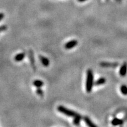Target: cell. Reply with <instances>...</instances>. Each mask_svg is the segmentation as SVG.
Returning a JSON list of instances; mask_svg holds the SVG:
<instances>
[{"label": "cell", "mask_w": 127, "mask_h": 127, "mask_svg": "<svg viewBox=\"0 0 127 127\" xmlns=\"http://www.w3.org/2000/svg\"><path fill=\"white\" fill-rule=\"evenodd\" d=\"M94 74L91 69H88L87 72L86 83H85V88L87 93H91L94 86Z\"/></svg>", "instance_id": "6da1fadb"}, {"label": "cell", "mask_w": 127, "mask_h": 127, "mask_svg": "<svg viewBox=\"0 0 127 127\" xmlns=\"http://www.w3.org/2000/svg\"><path fill=\"white\" fill-rule=\"evenodd\" d=\"M57 110L59 111L60 112H61V113L64 114L65 115L68 116V117H74L77 114V112H75V111L68 109L67 108H65L62 105L58 106L57 107Z\"/></svg>", "instance_id": "7a4b0ae2"}, {"label": "cell", "mask_w": 127, "mask_h": 127, "mask_svg": "<svg viewBox=\"0 0 127 127\" xmlns=\"http://www.w3.org/2000/svg\"><path fill=\"white\" fill-rule=\"evenodd\" d=\"M99 65L102 68H117L119 65L118 63H110V62H101L99 63Z\"/></svg>", "instance_id": "3957f363"}, {"label": "cell", "mask_w": 127, "mask_h": 127, "mask_svg": "<svg viewBox=\"0 0 127 127\" xmlns=\"http://www.w3.org/2000/svg\"><path fill=\"white\" fill-rule=\"evenodd\" d=\"M78 42L77 40L76 39H73V40L69 41L68 42H66V43L65 44L64 47L66 49V50H71V49H72L73 48L76 47L78 45Z\"/></svg>", "instance_id": "277c9868"}, {"label": "cell", "mask_w": 127, "mask_h": 127, "mask_svg": "<svg viewBox=\"0 0 127 127\" xmlns=\"http://www.w3.org/2000/svg\"><path fill=\"white\" fill-rule=\"evenodd\" d=\"M120 75L121 77H125L127 74V63H124L121 66L120 69Z\"/></svg>", "instance_id": "5b68a950"}, {"label": "cell", "mask_w": 127, "mask_h": 127, "mask_svg": "<svg viewBox=\"0 0 127 127\" xmlns=\"http://www.w3.org/2000/svg\"><path fill=\"white\" fill-rule=\"evenodd\" d=\"M28 55H29V58L30 60V63H31L32 68L34 69V71L36 70L35 67V58L34 56V52L32 50H30L28 52Z\"/></svg>", "instance_id": "8992f818"}, {"label": "cell", "mask_w": 127, "mask_h": 127, "mask_svg": "<svg viewBox=\"0 0 127 127\" xmlns=\"http://www.w3.org/2000/svg\"><path fill=\"white\" fill-rule=\"evenodd\" d=\"M39 60H40L41 63H42V64L44 66L47 67L50 65V60H48V58H46V57L42 56V55H39Z\"/></svg>", "instance_id": "52a82bcc"}, {"label": "cell", "mask_w": 127, "mask_h": 127, "mask_svg": "<svg viewBox=\"0 0 127 127\" xmlns=\"http://www.w3.org/2000/svg\"><path fill=\"white\" fill-rule=\"evenodd\" d=\"M84 121L88 127H98L93 121H92L91 119L89 118L88 117H84Z\"/></svg>", "instance_id": "ba28073f"}, {"label": "cell", "mask_w": 127, "mask_h": 127, "mask_svg": "<svg viewBox=\"0 0 127 127\" xmlns=\"http://www.w3.org/2000/svg\"><path fill=\"white\" fill-rule=\"evenodd\" d=\"M124 121L123 120H121L118 118H115L111 121V124L114 126H118V125H121L123 124Z\"/></svg>", "instance_id": "9c48e42d"}, {"label": "cell", "mask_w": 127, "mask_h": 127, "mask_svg": "<svg viewBox=\"0 0 127 127\" xmlns=\"http://www.w3.org/2000/svg\"><path fill=\"white\" fill-rule=\"evenodd\" d=\"M82 119V116L79 115V114H77L74 118V120H73V123L75 125H79L80 124V121Z\"/></svg>", "instance_id": "30bf717a"}, {"label": "cell", "mask_w": 127, "mask_h": 127, "mask_svg": "<svg viewBox=\"0 0 127 127\" xmlns=\"http://www.w3.org/2000/svg\"><path fill=\"white\" fill-rule=\"evenodd\" d=\"M106 82V79L104 77H101L98 78L97 80L94 82V85L95 86H100L104 84Z\"/></svg>", "instance_id": "8fae6325"}, {"label": "cell", "mask_w": 127, "mask_h": 127, "mask_svg": "<svg viewBox=\"0 0 127 127\" xmlns=\"http://www.w3.org/2000/svg\"><path fill=\"white\" fill-rule=\"evenodd\" d=\"M25 57V54L24 52H21V53L18 54L17 55H15L14 60L16 62H20Z\"/></svg>", "instance_id": "7c38bea8"}, {"label": "cell", "mask_w": 127, "mask_h": 127, "mask_svg": "<svg viewBox=\"0 0 127 127\" xmlns=\"http://www.w3.org/2000/svg\"><path fill=\"white\" fill-rule=\"evenodd\" d=\"M33 85L36 88H41L44 85V82L41 80L38 79H36L33 82Z\"/></svg>", "instance_id": "4fadbf2b"}, {"label": "cell", "mask_w": 127, "mask_h": 127, "mask_svg": "<svg viewBox=\"0 0 127 127\" xmlns=\"http://www.w3.org/2000/svg\"><path fill=\"white\" fill-rule=\"evenodd\" d=\"M121 93L124 95H127V86L125 85H121L120 87Z\"/></svg>", "instance_id": "5bb4252c"}, {"label": "cell", "mask_w": 127, "mask_h": 127, "mask_svg": "<svg viewBox=\"0 0 127 127\" xmlns=\"http://www.w3.org/2000/svg\"><path fill=\"white\" fill-rule=\"evenodd\" d=\"M36 93L38 95H39V96H41V97H42V96H43L44 92L42 90H41V88H36Z\"/></svg>", "instance_id": "9a60e30c"}, {"label": "cell", "mask_w": 127, "mask_h": 127, "mask_svg": "<svg viewBox=\"0 0 127 127\" xmlns=\"http://www.w3.org/2000/svg\"><path fill=\"white\" fill-rule=\"evenodd\" d=\"M7 26L6 25H2V26H0V32L2 31H5L7 30Z\"/></svg>", "instance_id": "2e32d148"}, {"label": "cell", "mask_w": 127, "mask_h": 127, "mask_svg": "<svg viewBox=\"0 0 127 127\" xmlns=\"http://www.w3.org/2000/svg\"><path fill=\"white\" fill-rule=\"evenodd\" d=\"M4 14L3 13H0V21L4 18Z\"/></svg>", "instance_id": "e0dca14e"}]
</instances>
